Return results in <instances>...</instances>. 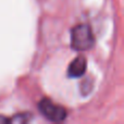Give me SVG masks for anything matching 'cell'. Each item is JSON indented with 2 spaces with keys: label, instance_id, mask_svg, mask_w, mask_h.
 <instances>
[{
  "label": "cell",
  "instance_id": "obj_1",
  "mask_svg": "<svg viewBox=\"0 0 124 124\" xmlns=\"http://www.w3.org/2000/svg\"><path fill=\"white\" fill-rule=\"evenodd\" d=\"M94 35L88 25L81 24L71 32V47L76 51H85L94 46Z\"/></svg>",
  "mask_w": 124,
  "mask_h": 124
},
{
  "label": "cell",
  "instance_id": "obj_2",
  "mask_svg": "<svg viewBox=\"0 0 124 124\" xmlns=\"http://www.w3.org/2000/svg\"><path fill=\"white\" fill-rule=\"evenodd\" d=\"M39 110L45 118L52 122H61L66 116V111L63 107L56 105L47 98L39 102Z\"/></svg>",
  "mask_w": 124,
  "mask_h": 124
},
{
  "label": "cell",
  "instance_id": "obj_3",
  "mask_svg": "<svg viewBox=\"0 0 124 124\" xmlns=\"http://www.w3.org/2000/svg\"><path fill=\"white\" fill-rule=\"evenodd\" d=\"M87 61H86L85 57L78 56L74 59L69 65L68 74L70 77H79L85 73L86 65H87Z\"/></svg>",
  "mask_w": 124,
  "mask_h": 124
},
{
  "label": "cell",
  "instance_id": "obj_4",
  "mask_svg": "<svg viewBox=\"0 0 124 124\" xmlns=\"http://www.w3.org/2000/svg\"><path fill=\"white\" fill-rule=\"evenodd\" d=\"M30 120V114H17L15 116L14 118L10 119V122L12 123H25V122H28Z\"/></svg>",
  "mask_w": 124,
  "mask_h": 124
},
{
  "label": "cell",
  "instance_id": "obj_5",
  "mask_svg": "<svg viewBox=\"0 0 124 124\" xmlns=\"http://www.w3.org/2000/svg\"><path fill=\"white\" fill-rule=\"evenodd\" d=\"M7 122H10V119L3 118V116H0V123H7Z\"/></svg>",
  "mask_w": 124,
  "mask_h": 124
}]
</instances>
